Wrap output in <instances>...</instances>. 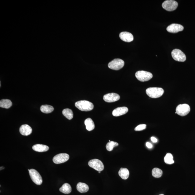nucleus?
I'll return each mask as SVG.
<instances>
[{
  "label": "nucleus",
  "instance_id": "f257e3e1",
  "mask_svg": "<svg viewBox=\"0 0 195 195\" xmlns=\"http://www.w3.org/2000/svg\"><path fill=\"white\" fill-rule=\"evenodd\" d=\"M75 105L78 109L83 111H91L94 107L92 103L86 100L78 101L76 102Z\"/></svg>",
  "mask_w": 195,
  "mask_h": 195
},
{
  "label": "nucleus",
  "instance_id": "f03ea898",
  "mask_svg": "<svg viewBox=\"0 0 195 195\" xmlns=\"http://www.w3.org/2000/svg\"><path fill=\"white\" fill-rule=\"evenodd\" d=\"M164 91L160 88H149L146 90V93L150 97L153 98H159L164 94Z\"/></svg>",
  "mask_w": 195,
  "mask_h": 195
},
{
  "label": "nucleus",
  "instance_id": "7ed1b4c3",
  "mask_svg": "<svg viewBox=\"0 0 195 195\" xmlns=\"http://www.w3.org/2000/svg\"><path fill=\"white\" fill-rule=\"evenodd\" d=\"M135 76L137 79L141 82L149 81L153 77L151 73L144 71H137L136 73Z\"/></svg>",
  "mask_w": 195,
  "mask_h": 195
},
{
  "label": "nucleus",
  "instance_id": "20e7f679",
  "mask_svg": "<svg viewBox=\"0 0 195 195\" xmlns=\"http://www.w3.org/2000/svg\"><path fill=\"white\" fill-rule=\"evenodd\" d=\"M30 177L35 184L41 185L42 183V179L41 175L36 170L32 169H28Z\"/></svg>",
  "mask_w": 195,
  "mask_h": 195
},
{
  "label": "nucleus",
  "instance_id": "39448f33",
  "mask_svg": "<svg viewBox=\"0 0 195 195\" xmlns=\"http://www.w3.org/2000/svg\"><path fill=\"white\" fill-rule=\"evenodd\" d=\"M191 111L189 105L183 104L179 105L176 108L175 114L180 116H184L187 115Z\"/></svg>",
  "mask_w": 195,
  "mask_h": 195
},
{
  "label": "nucleus",
  "instance_id": "423d86ee",
  "mask_svg": "<svg viewBox=\"0 0 195 195\" xmlns=\"http://www.w3.org/2000/svg\"><path fill=\"white\" fill-rule=\"evenodd\" d=\"M172 56L173 59L179 62H184L186 60V56L184 53L178 49L173 50L172 52Z\"/></svg>",
  "mask_w": 195,
  "mask_h": 195
},
{
  "label": "nucleus",
  "instance_id": "0eeeda50",
  "mask_svg": "<svg viewBox=\"0 0 195 195\" xmlns=\"http://www.w3.org/2000/svg\"><path fill=\"white\" fill-rule=\"evenodd\" d=\"M124 65V62L123 60L120 59H115L109 63L108 67L110 69L117 71L121 69Z\"/></svg>",
  "mask_w": 195,
  "mask_h": 195
},
{
  "label": "nucleus",
  "instance_id": "6e6552de",
  "mask_svg": "<svg viewBox=\"0 0 195 195\" xmlns=\"http://www.w3.org/2000/svg\"><path fill=\"white\" fill-rule=\"evenodd\" d=\"M178 3L173 0H167L162 3V6L164 9L168 11L175 10L177 8Z\"/></svg>",
  "mask_w": 195,
  "mask_h": 195
},
{
  "label": "nucleus",
  "instance_id": "1a4fd4ad",
  "mask_svg": "<svg viewBox=\"0 0 195 195\" xmlns=\"http://www.w3.org/2000/svg\"><path fill=\"white\" fill-rule=\"evenodd\" d=\"M88 164L90 167L98 171H102L104 169V165L100 160L99 159L91 160L89 161Z\"/></svg>",
  "mask_w": 195,
  "mask_h": 195
},
{
  "label": "nucleus",
  "instance_id": "9d476101",
  "mask_svg": "<svg viewBox=\"0 0 195 195\" xmlns=\"http://www.w3.org/2000/svg\"><path fill=\"white\" fill-rule=\"evenodd\" d=\"M69 155L66 153H61L56 155L53 158V161L55 164H59L66 162L69 160Z\"/></svg>",
  "mask_w": 195,
  "mask_h": 195
},
{
  "label": "nucleus",
  "instance_id": "9b49d317",
  "mask_svg": "<svg viewBox=\"0 0 195 195\" xmlns=\"http://www.w3.org/2000/svg\"><path fill=\"white\" fill-rule=\"evenodd\" d=\"M103 99L107 102L112 103L119 100L120 99V96L116 93H108L104 95Z\"/></svg>",
  "mask_w": 195,
  "mask_h": 195
},
{
  "label": "nucleus",
  "instance_id": "f8f14e48",
  "mask_svg": "<svg viewBox=\"0 0 195 195\" xmlns=\"http://www.w3.org/2000/svg\"><path fill=\"white\" fill-rule=\"evenodd\" d=\"M184 29V27L181 25L173 24L168 26L167 28V30L169 33H175L182 31Z\"/></svg>",
  "mask_w": 195,
  "mask_h": 195
},
{
  "label": "nucleus",
  "instance_id": "ddd939ff",
  "mask_svg": "<svg viewBox=\"0 0 195 195\" xmlns=\"http://www.w3.org/2000/svg\"><path fill=\"white\" fill-rule=\"evenodd\" d=\"M119 37L122 40L127 42H131L134 39L133 35L131 33L126 31L120 33Z\"/></svg>",
  "mask_w": 195,
  "mask_h": 195
},
{
  "label": "nucleus",
  "instance_id": "4468645a",
  "mask_svg": "<svg viewBox=\"0 0 195 195\" xmlns=\"http://www.w3.org/2000/svg\"><path fill=\"white\" fill-rule=\"evenodd\" d=\"M20 132L23 136L29 135L32 133V128L27 124L23 125L20 128Z\"/></svg>",
  "mask_w": 195,
  "mask_h": 195
},
{
  "label": "nucleus",
  "instance_id": "2eb2a0df",
  "mask_svg": "<svg viewBox=\"0 0 195 195\" xmlns=\"http://www.w3.org/2000/svg\"><path fill=\"white\" fill-rule=\"evenodd\" d=\"M128 109L126 107H119L115 109L112 112V115L114 116H119L123 115L128 112Z\"/></svg>",
  "mask_w": 195,
  "mask_h": 195
},
{
  "label": "nucleus",
  "instance_id": "dca6fc26",
  "mask_svg": "<svg viewBox=\"0 0 195 195\" xmlns=\"http://www.w3.org/2000/svg\"><path fill=\"white\" fill-rule=\"evenodd\" d=\"M32 149L34 151L38 152H43L47 151L49 150V147L45 145L37 144L33 146Z\"/></svg>",
  "mask_w": 195,
  "mask_h": 195
},
{
  "label": "nucleus",
  "instance_id": "f3484780",
  "mask_svg": "<svg viewBox=\"0 0 195 195\" xmlns=\"http://www.w3.org/2000/svg\"><path fill=\"white\" fill-rule=\"evenodd\" d=\"M77 189L79 192L85 193L89 191V186L84 183H79L77 185Z\"/></svg>",
  "mask_w": 195,
  "mask_h": 195
},
{
  "label": "nucleus",
  "instance_id": "a211bd4d",
  "mask_svg": "<svg viewBox=\"0 0 195 195\" xmlns=\"http://www.w3.org/2000/svg\"><path fill=\"white\" fill-rule=\"evenodd\" d=\"M86 129L88 131H91L94 129L95 124L93 120L91 118H88L85 121Z\"/></svg>",
  "mask_w": 195,
  "mask_h": 195
},
{
  "label": "nucleus",
  "instance_id": "6ab92c4d",
  "mask_svg": "<svg viewBox=\"0 0 195 195\" xmlns=\"http://www.w3.org/2000/svg\"><path fill=\"white\" fill-rule=\"evenodd\" d=\"M119 175L122 179H127L129 175V171L127 168H121L119 171Z\"/></svg>",
  "mask_w": 195,
  "mask_h": 195
},
{
  "label": "nucleus",
  "instance_id": "aec40b11",
  "mask_svg": "<svg viewBox=\"0 0 195 195\" xmlns=\"http://www.w3.org/2000/svg\"><path fill=\"white\" fill-rule=\"evenodd\" d=\"M59 191L65 194H68L71 193L72 191V188L70 185L68 183H65L60 188Z\"/></svg>",
  "mask_w": 195,
  "mask_h": 195
},
{
  "label": "nucleus",
  "instance_id": "412c9836",
  "mask_svg": "<svg viewBox=\"0 0 195 195\" xmlns=\"http://www.w3.org/2000/svg\"><path fill=\"white\" fill-rule=\"evenodd\" d=\"M12 105V102L9 99H4L0 101L1 107L8 109Z\"/></svg>",
  "mask_w": 195,
  "mask_h": 195
},
{
  "label": "nucleus",
  "instance_id": "4be33fe9",
  "mask_svg": "<svg viewBox=\"0 0 195 195\" xmlns=\"http://www.w3.org/2000/svg\"><path fill=\"white\" fill-rule=\"evenodd\" d=\"M40 110L43 113L45 114H49L54 111V108L52 106L49 105H44L41 107Z\"/></svg>",
  "mask_w": 195,
  "mask_h": 195
},
{
  "label": "nucleus",
  "instance_id": "5701e85b",
  "mask_svg": "<svg viewBox=\"0 0 195 195\" xmlns=\"http://www.w3.org/2000/svg\"><path fill=\"white\" fill-rule=\"evenodd\" d=\"M62 114L68 120H71L73 118V111L69 108H66L63 110Z\"/></svg>",
  "mask_w": 195,
  "mask_h": 195
},
{
  "label": "nucleus",
  "instance_id": "b1692460",
  "mask_svg": "<svg viewBox=\"0 0 195 195\" xmlns=\"http://www.w3.org/2000/svg\"><path fill=\"white\" fill-rule=\"evenodd\" d=\"M152 175L156 178L161 177L163 174V172L159 168H155L152 170Z\"/></svg>",
  "mask_w": 195,
  "mask_h": 195
},
{
  "label": "nucleus",
  "instance_id": "393cba45",
  "mask_svg": "<svg viewBox=\"0 0 195 195\" xmlns=\"http://www.w3.org/2000/svg\"><path fill=\"white\" fill-rule=\"evenodd\" d=\"M165 162L166 164H171L174 163V161L173 160V156L171 153H168L166 154L164 158Z\"/></svg>",
  "mask_w": 195,
  "mask_h": 195
},
{
  "label": "nucleus",
  "instance_id": "a878e982",
  "mask_svg": "<svg viewBox=\"0 0 195 195\" xmlns=\"http://www.w3.org/2000/svg\"><path fill=\"white\" fill-rule=\"evenodd\" d=\"M119 144L118 143L113 141L109 142L106 145V148L108 151H112L115 147L118 146Z\"/></svg>",
  "mask_w": 195,
  "mask_h": 195
},
{
  "label": "nucleus",
  "instance_id": "bb28decb",
  "mask_svg": "<svg viewBox=\"0 0 195 195\" xmlns=\"http://www.w3.org/2000/svg\"><path fill=\"white\" fill-rule=\"evenodd\" d=\"M146 128V124H143L139 125L135 128V131H142V130L145 129Z\"/></svg>",
  "mask_w": 195,
  "mask_h": 195
},
{
  "label": "nucleus",
  "instance_id": "cd10ccee",
  "mask_svg": "<svg viewBox=\"0 0 195 195\" xmlns=\"http://www.w3.org/2000/svg\"><path fill=\"white\" fill-rule=\"evenodd\" d=\"M146 146L148 148H149V149H151L153 147L152 145L149 142L146 143Z\"/></svg>",
  "mask_w": 195,
  "mask_h": 195
},
{
  "label": "nucleus",
  "instance_id": "c85d7f7f",
  "mask_svg": "<svg viewBox=\"0 0 195 195\" xmlns=\"http://www.w3.org/2000/svg\"><path fill=\"white\" fill-rule=\"evenodd\" d=\"M151 140L153 142V143H156L158 141V140L156 139V138L154 137H152L151 138Z\"/></svg>",
  "mask_w": 195,
  "mask_h": 195
},
{
  "label": "nucleus",
  "instance_id": "c756f323",
  "mask_svg": "<svg viewBox=\"0 0 195 195\" xmlns=\"http://www.w3.org/2000/svg\"><path fill=\"white\" fill-rule=\"evenodd\" d=\"M98 172H99V173H101V171H98Z\"/></svg>",
  "mask_w": 195,
  "mask_h": 195
},
{
  "label": "nucleus",
  "instance_id": "7c9ffc66",
  "mask_svg": "<svg viewBox=\"0 0 195 195\" xmlns=\"http://www.w3.org/2000/svg\"><path fill=\"white\" fill-rule=\"evenodd\" d=\"M164 195V194H160V195Z\"/></svg>",
  "mask_w": 195,
  "mask_h": 195
}]
</instances>
